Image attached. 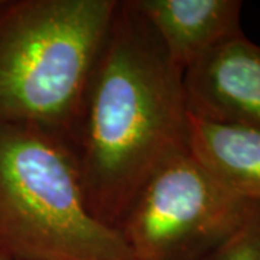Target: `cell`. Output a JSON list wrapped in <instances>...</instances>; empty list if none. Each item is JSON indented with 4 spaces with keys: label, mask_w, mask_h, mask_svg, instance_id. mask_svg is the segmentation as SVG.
<instances>
[{
    "label": "cell",
    "mask_w": 260,
    "mask_h": 260,
    "mask_svg": "<svg viewBox=\"0 0 260 260\" xmlns=\"http://www.w3.org/2000/svg\"><path fill=\"white\" fill-rule=\"evenodd\" d=\"M188 126L184 74L132 2H120L73 146L91 213L117 230L149 179L189 150Z\"/></svg>",
    "instance_id": "cell-1"
},
{
    "label": "cell",
    "mask_w": 260,
    "mask_h": 260,
    "mask_svg": "<svg viewBox=\"0 0 260 260\" xmlns=\"http://www.w3.org/2000/svg\"><path fill=\"white\" fill-rule=\"evenodd\" d=\"M117 0H0V123L70 142Z\"/></svg>",
    "instance_id": "cell-2"
},
{
    "label": "cell",
    "mask_w": 260,
    "mask_h": 260,
    "mask_svg": "<svg viewBox=\"0 0 260 260\" xmlns=\"http://www.w3.org/2000/svg\"><path fill=\"white\" fill-rule=\"evenodd\" d=\"M0 251L22 260H135L85 201L70 142L0 123Z\"/></svg>",
    "instance_id": "cell-3"
},
{
    "label": "cell",
    "mask_w": 260,
    "mask_h": 260,
    "mask_svg": "<svg viewBox=\"0 0 260 260\" xmlns=\"http://www.w3.org/2000/svg\"><path fill=\"white\" fill-rule=\"evenodd\" d=\"M259 207L229 191L186 150L149 179L117 230L135 260H200Z\"/></svg>",
    "instance_id": "cell-4"
},
{
    "label": "cell",
    "mask_w": 260,
    "mask_h": 260,
    "mask_svg": "<svg viewBox=\"0 0 260 260\" xmlns=\"http://www.w3.org/2000/svg\"><path fill=\"white\" fill-rule=\"evenodd\" d=\"M188 113L260 132V45L244 34L201 56L184 74Z\"/></svg>",
    "instance_id": "cell-5"
},
{
    "label": "cell",
    "mask_w": 260,
    "mask_h": 260,
    "mask_svg": "<svg viewBox=\"0 0 260 260\" xmlns=\"http://www.w3.org/2000/svg\"><path fill=\"white\" fill-rule=\"evenodd\" d=\"M179 73L243 34L240 0H132Z\"/></svg>",
    "instance_id": "cell-6"
},
{
    "label": "cell",
    "mask_w": 260,
    "mask_h": 260,
    "mask_svg": "<svg viewBox=\"0 0 260 260\" xmlns=\"http://www.w3.org/2000/svg\"><path fill=\"white\" fill-rule=\"evenodd\" d=\"M188 146L195 159L229 191L260 205V132L189 114Z\"/></svg>",
    "instance_id": "cell-7"
},
{
    "label": "cell",
    "mask_w": 260,
    "mask_h": 260,
    "mask_svg": "<svg viewBox=\"0 0 260 260\" xmlns=\"http://www.w3.org/2000/svg\"><path fill=\"white\" fill-rule=\"evenodd\" d=\"M200 260H260V207L229 239Z\"/></svg>",
    "instance_id": "cell-8"
},
{
    "label": "cell",
    "mask_w": 260,
    "mask_h": 260,
    "mask_svg": "<svg viewBox=\"0 0 260 260\" xmlns=\"http://www.w3.org/2000/svg\"><path fill=\"white\" fill-rule=\"evenodd\" d=\"M0 260H22V259H16V257H12V256H9V254H6V253L0 251Z\"/></svg>",
    "instance_id": "cell-9"
}]
</instances>
